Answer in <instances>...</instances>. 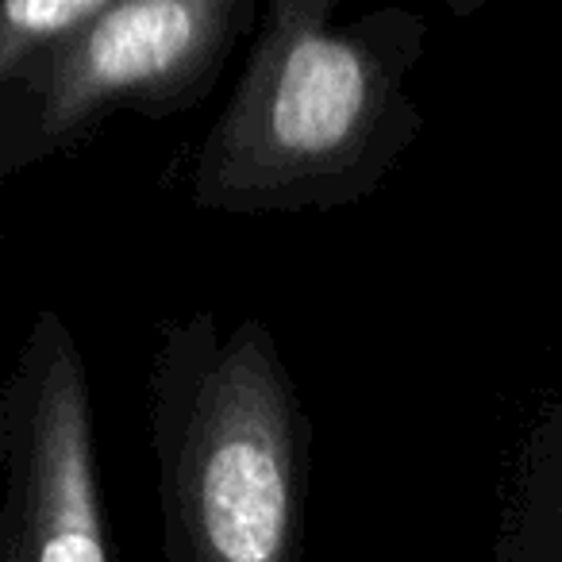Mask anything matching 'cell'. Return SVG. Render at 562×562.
<instances>
[{
  "label": "cell",
  "mask_w": 562,
  "mask_h": 562,
  "mask_svg": "<svg viewBox=\"0 0 562 562\" xmlns=\"http://www.w3.org/2000/svg\"><path fill=\"white\" fill-rule=\"evenodd\" d=\"M493 562H562V543L531 516L505 508V524L497 531Z\"/></svg>",
  "instance_id": "cell-6"
},
{
  "label": "cell",
  "mask_w": 562,
  "mask_h": 562,
  "mask_svg": "<svg viewBox=\"0 0 562 562\" xmlns=\"http://www.w3.org/2000/svg\"><path fill=\"white\" fill-rule=\"evenodd\" d=\"M147 428L166 562H305L313 420L262 321L158 324Z\"/></svg>",
  "instance_id": "cell-2"
},
{
  "label": "cell",
  "mask_w": 562,
  "mask_h": 562,
  "mask_svg": "<svg viewBox=\"0 0 562 562\" xmlns=\"http://www.w3.org/2000/svg\"><path fill=\"white\" fill-rule=\"evenodd\" d=\"M255 16V0H109L32 86L4 93L0 178L66 155L120 109L166 120L201 104Z\"/></svg>",
  "instance_id": "cell-3"
},
{
  "label": "cell",
  "mask_w": 562,
  "mask_h": 562,
  "mask_svg": "<svg viewBox=\"0 0 562 562\" xmlns=\"http://www.w3.org/2000/svg\"><path fill=\"white\" fill-rule=\"evenodd\" d=\"M104 9L109 0H9L0 9V89L32 86Z\"/></svg>",
  "instance_id": "cell-5"
},
{
  "label": "cell",
  "mask_w": 562,
  "mask_h": 562,
  "mask_svg": "<svg viewBox=\"0 0 562 562\" xmlns=\"http://www.w3.org/2000/svg\"><path fill=\"white\" fill-rule=\"evenodd\" d=\"M408 9L344 16L336 0H270L239 81L204 132L189 204L297 216L367 201L424 135L408 74L428 50Z\"/></svg>",
  "instance_id": "cell-1"
},
{
  "label": "cell",
  "mask_w": 562,
  "mask_h": 562,
  "mask_svg": "<svg viewBox=\"0 0 562 562\" xmlns=\"http://www.w3.org/2000/svg\"><path fill=\"white\" fill-rule=\"evenodd\" d=\"M0 562H112L93 390L70 324L35 313L0 390Z\"/></svg>",
  "instance_id": "cell-4"
}]
</instances>
